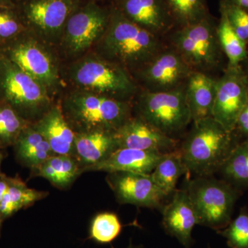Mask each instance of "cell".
I'll use <instances>...</instances> for the list:
<instances>
[{
	"mask_svg": "<svg viewBox=\"0 0 248 248\" xmlns=\"http://www.w3.org/2000/svg\"><path fill=\"white\" fill-rule=\"evenodd\" d=\"M166 154L120 148L104 161L86 168L84 171H104L109 173L126 172L151 174Z\"/></svg>",
	"mask_w": 248,
	"mask_h": 248,
	"instance_id": "18",
	"label": "cell"
},
{
	"mask_svg": "<svg viewBox=\"0 0 248 248\" xmlns=\"http://www.w3.org/2000/svg\"><path fill=\"white\" fill-rule=\"evenodd\" d=\"M132 22L164 38L176 29L166 0H115L113 4Z\"/></svg>",
	"mask_w": 248,
	"mask_h": 248,
	"instance_id": "14",
	"label": "cell"
},
{
	"mask_svg": "<svg viewBox=\"0 0 248 248\" xmlns=\"http://www.w3.org/2000/svg\"><path fill=\"white\" fill-rule=\"evenodd\" d=\"M14 0H0V6L4 7H16Z\"/></svg>",
	"mask_w": 248,
	"mask_h": 248,
	"instance_id": "38",
	"label": "cell"
},
{
	"mask_svg": "<svg viewBox=\"0 0 248 248\" xmlns=\"http://www.w3.org/2000/svg\"><path fill=\"white\" fill-rule=\"evenodd\" d=\"M193 72L177 50L167 45L132 77L140 90L165 92L186 84Z\"/></svg>",
	"mask_w": 248,
	"mask_h": 248,
	"instance_id": "12",
	"label": "cell"
},
{
	"mask_svg": "<svg viewBox=\"0 0 248 248\" xmlns=\"http://www.w3.org/2000/svg\"><path fill=\"white\" fill-rule=\"evenodd\" d=\"M112 248H114L112 247ZM127 248H136L134 247V246H133V244H130V245H129L128 247Z\"/></svg>",
	"mask_w": 248,
	"mask_h": 248,
	"instance_id": "42",
	"label": "cell"
},
{
	"mask_svg": "<svg viewBox=\"0 0 248 248\" xmlns=\"http://www.w3.org/2000/svg\"><path fill=\"white\" fill-rule=\"evenodd\" d=\"M186 190L195 208L199 225L214 230L228 226L231 221L234 197L226 184L201 177L189 182Z\"/></svg>",
	"mask_w": 248,
	"mask_h": 248,
	"instance_id": "11",
	"label": "cell"
},
{
	"mask_svg": "<svg viewBox=\"0 0 248 248\" xmlns=\"http://www.w3.org/2000/svg\"><path fill=\"white\" fill-rule=\"evenodd\" d=\"M218 233L226 238L231 248H248V215L240 214L228 228Z\"/></svg>",
	"mask_w": 248,
	"mask_h": 248,
	"instance_id": "33",
	"label": "cell"
},
{
	"mask_svg": "<svg viewBox=\"0 0 248 248\" xmlns=\"http://www.w3.org/2000/svg\"><path fill=\"white\" fill-rule=\"evenodd\" d=\"M227 1L248 12V0H227Z\"/></svg>",
	"mask_w": 248,
	"mask_h": 248,
	"instance_id": "36",
	"label": "cell"
},
{
	"mask_svg": "<svg viewBox=\"0 0 248 248\" xmlns=\"http://www.w3.org/2000/svg\"><path fill=\"white\" fill-rule=\"evenodd\" d=\"M119 148L167 154L178 149L176 139L163 133L138 116H132L115 131Z\"/></svg>",
	"mask_w": 248,
	"mask_h": 248,
	"instance_id": "16",
	"label": "cell"
},
{
	"mask_svg": "<svg viewBox=\"0 0 248 248\" xmlns=\"http://www.w3.org/2000/svg\"><path fill=\"white\" fill-rule=\"evenodd\" d=\"M232 133L213 117L193 122L179 149L187 172L207 177L222 167L234 149Z\"/></svg>",
	"mask_w": 248,
	"mask_h": 248,
	"instance_id": "4",
	"label": "cell"
},
{
	"mask_svg": "<svg viewBox=\"0 0 248 248\" xmlns=\"http://www.w3.org/2000/svg\"><path fill=\"white\" fill-rule=\"evenodd\" d=\"M14 146L18 159L32 170L55 155L48 142L32 124L23 130Z\"/></svg>",
	"mask_w": 248,
	"mask_h": 248,
	"instance_id": "22",
	"label": "cell"
},
{
	"mask_svg": "<svg viewBox=\"0 0 248 248\" xmlns=\"http://www.w3.org/2000/svg\"><path fill=\"white\" fill-rule=\"evenodd\" d=\"M217 23L210 14L201 22L175 29L168 35L169 45L194 72L210 75L221 66L223 53L217 37Z\"/></svg>",
	"mask_w": 248,
	"mask_h": 248,
	"instance_id": "6",
	"label": "cell"
},
{
	"mask_svg": "<svg viewBox=\"0 0 248 248\" xmlns=\"http://www.w3.org/2000/svg\"><path fill=\"white\" fill-rule=\"evenodd\" d=\"M58 188H66L82 172L78 160L70 155H55L32 170Z\"/></svg>",
	"mask_w": 248,
	"mask_h": 248,
	"instance_id": "23",
	"label": "cell"
},
{
	"mask_svg": "<svg viewBox=\"0 0 248 248\" xmlns=\"http://www.w3.org/2000/svg\"><path fill=\"white\" fill-rule=\"evenodd\" d=\"M162 224L168 234L185 248H190L193 242L192 230L199 224V220L187 191L175 190L172 201L163 211Z\"/></svg>",
	"mask_w": 248,
	"mask_h": 248,
	"instance_id": "17",
	"label": "cell"
},
{
	"mask_svg": "<svg viewBox=\"0 0 248 248\" xmlns=\"http://www.w3.org/2000/svg\"><path fill=\"white\" fill-rule=\"evenodd\" d=\"M110 7H103L95 1L81 6L68 18L58 48L70 59L83 56L95 46L107 30Z\"/></svg>",
	"mask_w": 248,
	"mask_h": 248,
	"instance_id": "10",
	"label": "cell"
},
{
	"mask_svg": "<svg viewBox=\"0 0 248 248\" xmlns=\"http://www.w3.org/2000/svg\"><path fill=\"white\" fill-rule=\"evenodd\" d=\"M118 148L115 132L98 130L76 133L75 158L82 172L86 168L104 161Z\"/></svg>",
	"mask_w": 248,
	"mask_h": 248,
	"instance_id": "20",
	"label": "cell"
},
{
	"mask_svg": "<svg viewBox=\"0 0 248 248\" xmlns=\"http://www.w3.org/2000/svg\"><path fill=\"white\" fill-rule=\"evenodd\" d=\"M53 48L27 30L0 45V54L38 82L50 94L61 86V74Z\"/></svg>",
	"mask_w": 248,
	"mask_h": 248,
	"instance_id": "7",
	"label": "cell"
},
{
	"mask_svg": "<svg viewBox=\"0 0 248 248\" xmlns=\"http://www.w3.org/2000/svg\"><path fill=\"white\" fill-rule=\"evenodd\" d=\"M176 29L192 25L210 16L207 0H166Z\"/></svg>",
	"mask_w": 248,
	"mask_h": 248,
	"instance_id": "27",
	"label": "cell"
},
{
	"mask_svg": "<svg viewBox=\"0 0 248 248\" xmlns=\"http://www.w3.org/2000/svg\"><path fill=\"white\" fill-rule=\"evenodd\" d=\"M236 128L239 129L243 135L248 137V100L238 117Z\"/></svg>",
	"mask_w": 248,
	"mask_h": 248,
	"instance_id": "34",
	"label": "cell"
},
{
	"mask_svg": "<svg viewBox=\"0 0 248 248\" xmlns=\"http://www.w3.org/2000/svg\"><path fill=\"white\" fill-rule=\"evenodd\" d=\"M245 143H247V144L248 145V140H246V141H245Z\"/></svg>",
	"mask_w": 248,
	"mask_h": 248,
	"instance_id": "43",
	"label": "cell"
},
{
	"mask_svg": "<svg viewBox=\"0 0 248 248\" xmlns=\"http://www.w3.org/2000/svg\"><path fill=\"white\" fill-rule=\"evenodd\" d=\"M217 79L211 75L193 72L186 83V94L192 122L213 117Z\"/></svg>",
	"mask_w": 248,
	"mask_h": 248,
	"instance_id": "21",
	"label": "cell"
},
{
	"mask_svg": "<svg viewBox=\"0 0 248 248\" xmlns=\"http://www.w3.org/2000/svg\"><path fill=\"white\" fill-rule=\"evenodd\" d=\"M50 95L45 86L0 54V100L33 124L53 107Z\"/></svg>",
	"mask_w": 248,
	"mask_h": 248,
	"instance_id": "5",
	"label": "cell"
},
{
	"mask_svg": "<svg viewBox=\"0 0 248 248\" xmlns=\"http://www.w3.org/2000/svg\"><path fill=\"white\" fill-rule=\"evenodd\" d=\"M133 107L136 116L171 138L192 122L186 84L165 92L140 89L134 98Z\"/></svg>",
	"mask_w": 248,
	"mask_h": 248,
	"instance_id": "8",
	"label": "cell"
},
{
	"mask_svg": "<svg viewBox=\"0 0 248 248\" xmlns=\"http://www.w3.org/2000/svg\"><path fill=\"white\" fill-rule=\"evenodd\" d=\"M240 66H241V69H242L243 72H244L245 76H246V79H247L248 82V47L246 58Z\"/></svg>",
	"mask_w": 248,
	"mask_h": 248,
	"instance_id": "37",
	"label": "cell"
},
{
	"mask_svg": "<svg viewBox=\"0 0 248 248\" xmlns=\"http://www.w3.org/2000/svg\"><path fill=\"white\" fill-rule=\"evenodd\" d=\"M108 182L121 203L159 208L166 197L153 182L151 174L112 172Z\"/></svg>",
	"mask_w": 248,
	"mask_h": 248,
	"instance_id": "15",
	"label": "cell"
},
{
	"mask_svg": "<svg viewBox=\"0 0 248 248\" xmlns=\"http://www.w3.org/2000/svg\"><path fill=\"white\" fill-rule=\"evenodd\" d=\"M60 107L75 133L115 132L132 117L133 102L73 89Z\"/></svg>",
	"mask_w": 248,
	"mask_h": 248,
	"instance_id": "2",
	"label": "cell"
},
{
	"mask_svg": "<svg viewBox=\"0 0 248 248\" xmlns=\"http://www.w3.org/2000/svg\"><path fill=\"white\" fill-rule=\"evenodd\" d=\"M66 78L74 89L133 102L140 91L133 77L95 53H86L68 66Z\"/></svg>",
	"mask_w": 248,
	"mask_h": 248,
	"instance_id": "3",
	"label": "cell"
},
{
	"mask_svg": "<svg viewBox=\"0 0 248 248\" xmlns=\"http://www.w3.org/2000/svg\"><path fill=\"white\" fill-rule=\"evenodd\" d=\"M1 160H2V154H1V148H0V168H1ZM0 175H1V174H0Z\"/></svg>",
	"mask_w": 248,
	"mask_h": 248,
	"instance_id": "39",
	"label": "cell"
},
{
	"mask_svg": "<svg viewBox=\"0 0 248 248\" xmlns=\"http://www.w3.org/2000/svg\"><path fill=\"white\" fill-rule=\"evenodd\" d=\"M122 230V223L115 214H98L91 222L89 239L98 244H110L120 234Z\"/></svg>",
	"mask_w": 248,
	"mask_h": 248,
	"instance_id": "29",
	"label": "cell"
},
{
	"mask_svg": "<svg viewBox=\"0 0 248 248\" xmlns=\"http://www.w3.org/2000/svg\"><path fill=\"white\" fill-rule=\"evenodd\" d=\"M186 172L187 169L178 148L164 155L152 172L151 177L165 197H167L175 192L178 180Z\"/></svg>",
	"mask_w": 248,
	"mask_h": 248,
	"instance_id": "25",
	"label": "cell"
},
{
	"mask_svg": "<svg viewBox=\"0 0 248 248\" xmlns=\"http://www.w3.org/2000/svg\"><path fill=\"white\" fill-rule=\"evenodd\" d=\"M31 124L11 106L0 100V148L14 146L21 133Z\"/></svg>",
	"mask_w": 248,
	"mask_h": 248,
	"instance_id": "28",
	"label": "cell"
},
{
	"mask_svg": "<svg viewBox=\"0 0 248 248\" xmlns=\"http://www.w3.org/2000/svg\"><path fill=\"white\" fill-rule=\"evenodd\" d=\"M32 124L48 142L54 154L75 157L76 133L65 118L60 105L53 104L40 120Z\"/></svg>",
	"mask_w": 248,
	"mask_h": 248,
	"instance_id": "19",
	"label": "cell"
},
{
	"mask_svg": "<svg viewBox=\"0 0 248 248\" xmlns=\"http://www.w3.org/2000/svg\"><path fill=\"white\" fill-rule=\"evenodd\" d=\"M217 23V37L223 52L228 59V66H241L247 55L248 46L233 30L226 15L220 12Z\"/></svg>",
	"mask_w": 248,
	"mask_h": 248,
	"instance_id": "26",
	"label": "cell"
},
{
	"mask_svg": "<svg viewBox=\"0 0 248 248\" xmlns=\"http://www.w3.org/2000/svg\"><path fill=\"white\" fill-rule=\"evenodd\" d=\"M219 11L226 15L233 30L248 47V12L227 0H220Z\"/></svg>",
	"mask_w": 248,
	"mask_h": 248,
	"instance_id": "32",
	"label": "cell"
},
{
	"mask_svg": "<svg viewBox=\"0 0 248 248\" xmlns=\"http://www.w3.org/2000/svg\"><path fill=\"white\" fill-rule=\"evenodd\" d=\"M227 177L241 184H248V145L234 148L222 166Z\"/></svg>",
	"mask_w": 248,
	"mask_h": 248,
	"instance_id": "30",
	"label": "cell"
},
{
	"mask_svg": "<svg viewBox=\"0 0 248 248\" xmlns=\"http://www.w3.org/2000/svg\"><path fill=\"white\" fill-rule=\"evenodd\" d=\"M4 221L3 218H1V215H0V230H1V223H2V221Z\"/></svg>",
	"mask_w": 248,
	"mask_h": 248,
	"instance_id": "41",
	"label": "cell"
},
{
	"mask_svg": "<svg viewBox=\"0 0 248 248\" xmlns=\"http://www.w3.org/2000/svg\"><path fill=\"white\" fill-rule=\"evenodd\" d=\"M163 39L132 22L112 5L107 30L94 46V53L132 76L167 46Z\"/></svg>",
	"mask_w": 248,
	"mask_h": 248,
	"instance_id": "1",
	"label": "cell"
},
{
	"mask_svg": "<svg viewBox=\"0 0 248 248\" xmlns=\"http://www.w3.org/2000/svg\"><path fill=\"white\" fill-rule=\"evenodd\" d=\"M9 178L6 176L0 175V203L9 189Z\"/></svg>",
	"mask_w": 248,
	"mask_h": 248,
	"instance_id": "35",
	"label": "cell"
},
{
	"mask_svg": "<svg viewBox=\"0 0 248 248\" xmlns=\"http://www.w3.org/2000/svg\"><path fill=\"white\" fill-rule=\"evenodd\" d=\"M22 1H24V0H14V3L16 5Z\"/></svg>",
	"mask_w": 248,
	"mask_h": 248,
	"instance_id": "40",
	"label": "cell"
},
{
	"mask_svg": "<svg viewBox=\"0 0 248 248\" xmlns=\"http://www.w3.org/2000/svg\"><path fill=\"white\" fill-rule=\"evenodd\" d=\"M81 0H24L16 9L26 29L51 48H58L68 18Z\"/></svg>",
	"mask_w": 248,
	"mask_h": 248,
	"instance_id": "9",
	"label": "cell"
},
{
	"mask_svg": "<svg viewBox=\"0 0 248 248\" xmlns=\"http://www.w3.org/2000/svg\"><path fill=\"white\" fill-rule=\"evenodd\" d=\"M48 192L30 188L19 178H9V186L0 203V215L3 220L12 216L21 209L42 200Z\"/></svg>",
	"mask_w": 248,
	"mask_h": 248,
	"instance_id": "24",
	"label": "cell"
},
{
	"mask_svg": "<svg viewBox=\"0 0 248 248\" xmlns=\"http://www.w3.org/2000/svg\"><path fill=\"white\" fill-rule=\"evenodd\" d=\"M27 30L16 7L0 6V45Z\"/></svg>",
	"mask_w": 248,
	"mask_h": 248,
	"instance_id": "31",
	"label": "cell"
},
{
	"mask_svg": "<svg viewBox=\"0 0 248 248\" xmlns=\"http://www.w3.org/2000/svg\"><path fill=\"white\" fill-rule=\"evenodd\" d=\"M248 100V82L241 66H227L221 78H217L213 118L232 133Z\"/></svg>",
	"mask_w": 248,
	"mask_h": 248,
	"instance_id": "13",
	"label": "cell"
}]
</instances>
